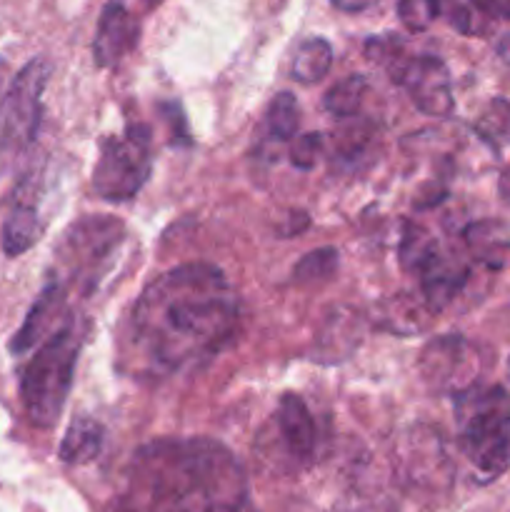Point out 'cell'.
I'll return each instance as SVG.
<instances>
[{
  "instance_id": "5b68a950",
  "label": "cell",
  "mask_w": 510,
  "mask_h": 512,
  "mask_svg": "<svg viewBox=\"0 0 510 512\" xmlns=\"http://www.w3.org/2000/svg\"><path fill=\"white\" fill-rule=\"evenodd\" d=\"M153 170V135L143 123L128 125L123 135H110L100 143L93 170V190L103 200L135 198Z\"/></svg>"
},
{
  "instance_id": "8fae6325",
  "label": "cell",
  "mask_w": 510,
  "mask_h": 512,
  "mask_svg": "<svg viewBox=\"0 0 510 512\" xmlns=\"http://www.w3.org/2000/svg\"><path fill=\"white\" fill-rule=\"evenodd\" d=\"M63 305H65V290L63 285L53 278L43 290H40L33 308L28 310L23 325H20L18 333H15L13 343H10L13 355H28L35 345H40V340L48 338L50 328L55 325V318L60 315Z\"/></svg>"
},
{
  "instance_id": "603a6c76",
  "label": "cell",
  "mask_w": 510,
  "mask_h": 512,
  "mask_svg": "<svg viewBox=\"0 0 510 512\" xmlns=\"http://www.w3.org/2000/svg\"><path fill=\"white\" fill-rule=\"evenodd\" d=\"M478 130L485 140L503 138L510 130V105L505 103V100H493V103H490V110L478 123Z\"/></svg>"
},
{
  "instance_id": "4316f807",
  "label": "cell",
  "mask_w": 510,
  "mask_h": 512,
  "mask_svg": "<svg viewBox=\"0 0 510 512\" xmlns=\"http://www.w3.org/2000/svg\"><path fill=\"white\" fill-rule=\"evenodd\" d=\"M473 5L490 18L510 20V0H473Z\"/></svg>"
},
{
  "instance_id": "4dcf8cb0",
  "label": "cell",
  "mask_w": 510,
  "mask_h": 512,
  "mask_svg": "<svg viewBox=\"0 0 510 512\" xmlns=\"http://www.w3.org/2000/svg\"><path fill=\"white\" fill-rule=\"evenodd\" d=\"M508 385H510V363H508Z\"/></svg>"
},
{
  "instance_id": "f1b7e54d",
  "label": "cell",
  "mask_w": 510,
  "mask_h": 512,
  "mask_svg": "<svg viewBox=\"0 0 510 512\" xmlns=\"http://www.w3.org/2000/svg\"><path fill=\"white\" fill-rule=\"evenodd\" d=\"M330 3L338 10H343V13H363V10L373 8L380 0H330Z\"/></svg>"
},
{
  "instance_id": "7402d4cb",
  "label": "cell",
  "mask_w": 510,
  "mask_h": 512,
  "mask_svg": "<svg viewBox=\"0 0 510 512\" xmlns=\"http://www.w3.org/2000/svg\"><path fill=\"white\" fill-rule=\"evenodd\" d=\"M325 138L323 133H303L295 138L293 148H290V163L300 170L315 168V160L323 153Z\"/></svg>"
},
{
  "instance_id": "4fadbf2b",
  "label": "cell",
  "mask_w": 510,
  "mask_h": 512,
  "mask_svg": "<svg viewBox=\"0 0 510 512\" xmlns=\"http://www.w3.org/2000/svg\"><path fill=\"white\" fill-rule=\"evenodd\" d=\"M278 425L288 453L300 463H310L315 453V423L300 395L285 393L280 398Z\"/></svg>"
},
{
  "instance_id": "3957f363",
  "label": "cell",
  "mask_w": 510,
  "mask_h": 512,
  "mask_svg": "<svg viewBox=\"0 0 510 512\" xmlns=\"http://www.w3.org/2000/svg\"><path fill=\"white\" fill-rule=\"evenodd\" d=\"M80 345H83V333L78 323L68 318L38 345L35 355L25 365L20 378V400L35 428L48 430L58 423L73 388Z\"/></svg>"
},
{
  "instance_id": "44dd1931",
  "label": "cell",
  "mask_w": 510,
  "mask_h": 512,
  "mask_svg": "<svg viewBox=\"0 0 510 512\" xmlns=\"http://www.w3.org/2000/svg\"><path fill=\"white\" fill-rule=\"evenodd\" d=\"M440 15V0H398V18L410 33H423Z\"/></svg>"
},
{
  "instance_id": "9a60e30c",
  "label": "cell",
  "mask_w": 510,
  "mask_h": 512,
  "mask_svg": "<svg viewBox=\"0 0 510 512\" xmlns=\"http://www.w3.org/2000/svg\"><path fill=\"white\" fill-rule=\"evenodd\" d=\"M105 430L98 420L88 418V415H78L73 423L68 425L60 443V460L68 465H85L95 460L103 450Z\"/></svg>"
},
{
  "instance_id": "83f0119b",
  "label": "cell",
  "mask_w": 510,
  "mask_h": 512,
  "mask_svg": "<svg viewBox=\"0 0 510 512\" xmlns=\"http://www.w3.org/2000/svg\"><path fill=\"white\" fill-rule=\"evenodd\" d=\"M310 225V218L305 213H290L288 215V225H278L280 238H293V235H300L305 228Z\"/></svg>"
},
{
  "instance_id": "30bf717a",
  "label": "cell",
  "mask_w": 510,
  "mask_h": 512,
  "mask_svg": "<svg viewBox=\"0 0 510 512\" xmlns=\"http://www.w3.org/2000/svg\"><path fill=\"white\" fill-rule=\"evenodd\" d=\"M468 358L470 348L460 335H443V338H435L425 345L423 355H420V373L433 388L458 390L455 380L463 373Z\"/></svg>"
},
{
  "instance_id": "9c48e42d",
  "label": "cell",
  "mask_w": 510,
  "mask_h": 512,
  "mask_svg": "<svg viewBox=\"0 0 510 512\" xmlns=\"http://www.w3.org/2000/svg\"><path fill=\"white\" fill-rule=\"evenodd\" d=\"M43 218L38 210V183L35 178H25L15 190V200L0 230V245L8 258L28 253L43 235Z\"/></svg>"
},
{
  "instance_id": "52a82bcc",
  "label": "cell",
  "mask_w": 510,
  "mask_h": 512,
  "mask_svg": "<svg viewBox=\"0 0 510 512\" xmlns=\"http://www.w3.org/2000/svg\"><path fill=\"white\" fill-rule=\"evenodd\" d=\"M393 80H398L420 113L430 118H448L455 110L453 83H450L448 65L433 55L405 60L393 68Z\"/></svg>"
},
{
  "instance_id": "8992f818",
  "label": "cell",
  "mask_w": 510,
  "mask_h": 512,
  "mask_svg": "<svg viewBox=\"0 0 510 512\" xmlns=\"http://www.w3.org/2000/svg\"><path fill=\"white\" fill-rule=\"evenodd\" d=\"M53 65L45 58H33L13 75L0 100V158H13L30 148L40 128L43 93Z\"/></svg>"
},
{
  "instance_id": "d4e9b609",
  "label": "cell",
  "mask_w": 510,
  "mask_h": 512,
  "mask_svg": "<svg viewBox=\"0 0 510 512\" xmlns=\"http://www.w3.org/2000/svg\"><path fill=\"white\" fill-rule=\"evenodd\" d=\"M163 110H165V120L170 123V135H173V143L190 145L188 125H185V115H183V110H180V105L168 103V105H163Z\"/></svg>"
},
{
  "instance_id": "cb8c5ba5",
  "label": "cell",
  "mask_w": 510,
  "mask_h": 512,
  "mask_svg": "<svg viewBox=\"0 0 510 512\" xmlns=\"http://www.w3.org/2000/svg\"><path fill=\"white\" fill-rule=\"evenodd\" d=\"M400 50H403V40L393 33L385 35H375L365 43V55L375 63H385V65H398L400 60Z\"/></svg>"
},
{
  "instance_id": "6da1fadb",
  "label": "cell",
  "mask_w": 510,
  "mask_h": 512,
  "mask_svg": "<svg viewBox=\"0 0 510 512\" xmlns=\"http://www.w3.org/2000/svg\"><path fill=\"white\" fill-rule=\"evenodd\" d=\"M238 298L218 268L188 263L160 275L133 308V338L155 373L208 360L233 338Z\"/></svg>"
},
{
  "instance_id": "484cf974",
  "label": "cell",
  "mask_w": 510,
  "mask_h": 512,
  "mask_svg": "<svg viewBox=\"0 0 510 512\" xmlns=\"http://www.w3.org/2000/svg\"><path fill=\"white\" fill-rule=\"evenodd\" d=\"M480 263L490 270H508L510 268V243H490L480 253Z\"/></svg>"
},
{
  "instance_id": "ba28073f",
  "label": "cell",
  "mask_w": 510,
  "mask_h": 512,
  "mask_svg": "<svg viewBox=\"0 0 510 512\" xmlns=\"http://www.w3.org/2000/svg\"><path fill=\"white\" fill-rule=\"evenodd\" d=\"M125 225L113 218H83L65 235V255L73 268L98 270L100 260L108 258L120 245Z\"/></svg>"
},
{
  "instance_id": "e0dca14e",
  "label": "cell",
  "mask_w": 510,
  "mask_h": 512,
  "mask_svg": "<svg viewBox=\"0 0 510 512\" xmlns=\"http://www.w3.org/2000/svg\"><path fill=\"white\" fill-rule=\"evenodd\" d=\"M365 90H368V80H365L363 75H348V78L335 83L333 88L325 93V110H328L333 118H353L360 110V105H363Z\"/></svg>"
},
{
  "instance_id": "7c38bea8",
  "label": "cell",
  "mask_w": 510,
  "mask_h": 512,
  "mask_svg": "<svg viewBox=\"0 0 510 512\" xmlns=\"http://www.w3.org/2000/svg\"><path fill=\"white\" fill-rule=\"evenodd\" d=\"M135 43V23L120 0H110L100 13L98 33L93 40V58L100 68H110Z\"/></svg>"
},
{
  "instance_id": "277c9868",
  "label": "cell",
  "mask_w": 510,
  "mask_h": 512,
  "mask_svg": "<svg viewBox=\"0 0 510 512\" xmlns=\"http://www.w3.org/2000/svg\"><path fill=\"white\" fill-rule=\"evenodd\" d=\"M460 448L480 480L500 478L510 468V395L503 388H463L455 393Z\"/></svg>"
},
{
  "instance_id": "7a4b0ae2",
  "label": "cell",
  "mask_w": 510,
  "mask_h": 512,
  "mask_svg": "<svg viewBox=\"0 0 510 512\" xmlns=\"http://www.w3.org/2000/svg\"><path fill=\"white\" fill-rule=\"evenodd\" d=\"M145 455L148 512H238L245 498L240 465L208 440L153 445Z\"/></svg>"
},
{
  "instance_id": "5bb4252c",
  "label": "cell",
  "mask_w": 510,
  "mask_h": 512,
  "mask_svg": "<svg viewBox=\"0 0 510 512\" xmlns=\"http://www.w3.org/2000/svg\"><path fill=\"white\" fill-rule=\"evenodd\" d=\"M420 273H423L425 308L430 313H440L443 308H448L450 300L463 290L465 280H468V268L450 263V260H443L438 255V250L425 260Z\"/></svg>"
},
{
  "instance_id": "ac0fdd59",
  "label": "cell",
  "mask_w": 510,
  "mask_h": 512,
  "mask_svg": "<svg viewBox=\"0 0 510 512\" xmlns=\"http://www.w3.org/2000/svg\"><path fill=\"white\" fill-rule=\"evenodd\" d=\"M340 255L335 248H318L313 253L303 255L298 260L293 270V280L300 285H310V283H320V280H330L338 270Z\"/></svg>"
},
{
  "instance_id": "f546056e",
  "label": "cell",
  "mask_w": 510,
  "mask_h": 512,
  "mask_svg": "<svg viewBox=\"0 0 510 512\" xmlns=\"http://www.w3.org/2000/svg\"><path fill=\"white\" fill-rule=\"evenodd\" d=\"M498 193H500V200L510 205V165L503 170V173H500V178H498Z\"/></svg>"
},
{
  "instance_id": "d6986e66",
  "label": "cell",
  "mask_w": 510,
  "mask_h": 512,
  "mask_svg": "<svg viewBox=\"0 0 510 512\" xmlns=\"http://www.w3.org/2000/svg\"><path fill=\"white\" fill-rule=\"evenodd\" d=\"M300 108L293 93H278L268 108V130L280 140H290L298 133Z\"/></svg>"
},
{
  "instance_id": "ffe728a7",
  "label": "cell",
  "mask_w": 510,
  "mask_h": 512,
  "mask_svg": "<svg viewBox=\"0 0 510 512\" xmlns=\"http://www.w3.org/2000/svg\"><path fill=\"white\" fill-rule=\"evenodd\" d=\"M435 253V243L430 240V235L425 233V228L420 225L408 223L405 225L403 245H400V260H403V268H415L420 270L425 265V260Z\"/></svg>"
},
{
  "instance_id": "2e32d148",
  "label": "cell",
  "mask_w": 510,
  "mask_h": 512,
  "mask_svg": "<svg viewBox=\"0 0 510 512\" xmlns=\"http://www.w3.org/2000/svg\"><path fill=\"white\" fill-rule=\"evenodd\" d=\"M330 65H333V48L325 38H310L295 50L293 58V78L298 83H318L328 75Z\"/></svg>"
}]
</instances>
